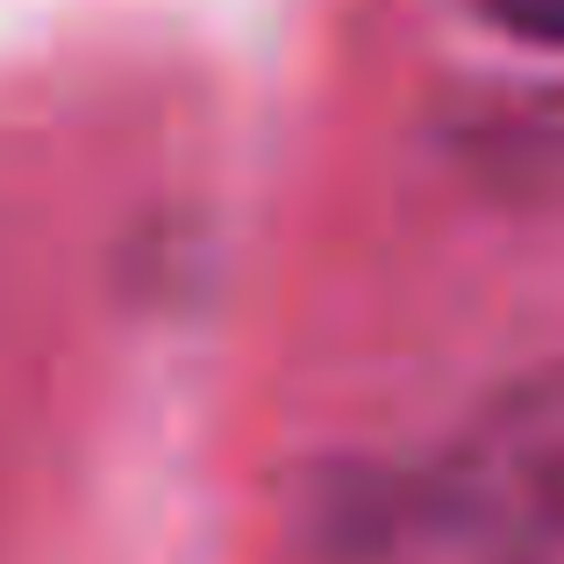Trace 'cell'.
<instances>
[{
  "instance_id": "7a4b0ae2",
  "label": "cell",
  "mask_w": 564,
  "mask_h": 564,
  "mask_svg": "<svg viewBox=\"0 0 564 564\" xmlns=\"http://www.w3.org/2000/svg\"><path fill=\"white\" fill-rule=\"evenodd\" d=\"M471 14L522 51L564 57V0H471Z\"/></svg>"
},
{
  "instance_id": "6da1fadb",
  "label": "cell",
  "mask_w": 564,
  "mask_h": 564,
  "mask_svg": "<svg viewBox=\"0 0 564 564\" xmlns=\"http://www.w3.org/2000/svg\"><path fill=\"white\" fill-rule=\"evenodd\" d=\"M429 508L471 564H564V358L514 372L465 414Z\"/></svg>"
}]
</instances>
